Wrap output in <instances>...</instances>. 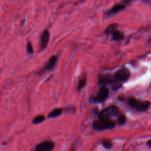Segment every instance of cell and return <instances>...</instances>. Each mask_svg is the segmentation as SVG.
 Masks as SVG:
<instances>
[{
	"label": "cell",
	"instance_id": "obj_6",
	"mask_svg": "<svg viewBox=\"0 0 151 151\" xmlns=\"http://www.w3.org/2000/svg\"><path fill=\"white\" fill-rule=\"evenodd\" d=\"M113 75L115 81L122 84L123 83L129 80L130 77V72L128 68L123 67L117 70Z\"/></svg>",
	"mask_w": 151,
	"mask_h": 151
},
{
	"label": "cell",
	"instance_id": "obj_2",
	"mask_svg": "<svg viewBox=\"0 0 151 151\" xmlns=\"http://www.w3.org/2000/svg\"><path fill=\"white\" fill-rule=\"evenodd\" d=\"M116 125V122L111 119H97L93 122L92 127L97 131H102L113 129Z\"/></svg>",
	"mask_w": 151,
	"mask_h": 151
},
{
	"label": "cell",
	"instance_id": "obj_4",
	"mask_svg": "<svg viewBox=\"0 0 151 151\" xmlns=\"http://www.w3.org/2000/svg\"><path fill=\"white\" fill-rule=\"evenodd\" d=\"M119 114V107L116 105H110L98 113L97 119H111V117L118 116Z\"/></svg>",
	"mask_w": 151,
	"mask_h": 151
},
{
	"label": "cell",
	"instance_id": "obj_13",
	"mask_svg": "<svg viewBox=\"0 0 151 151\" xmlns=\"http://www.w3.org/2000/svg\"><path fill=\"white\" fill-rule=\"evenodd\" d=\"M119 26V25L117 23H113L111 24L110 25H109L106 29L104 31V33L106 35H109V34H111L114 31H115L117 28V27Z\"/></svg>",
	"mask_w": 151,
	"mask_h": 151
},
{
	"label": "cell",
	"instance_id": "obj_18",
	"mask_svg": "<svg viewBox=\"0 0 151 151\" xmlns=\"http://www.w3.org/2000/svg\"><path fill=\"white\" fill-rule=\"evenodd\" d=\"M27 51L28 54H32L34 53V49L32 47V43L30 41H28L27 44Z\"/></svg>",
	"mask_w": 151,
	"mask_h": 151
},
{
	"label": "cell",
	"instance_id": "obj_12",
	"mask_svg": "<svg viewBox=\"0 0 151 151\" xmlns=\"http://www.w3.org/2000/svg\"><path fill=\"white\" fill-rule=\"evenodd\" d=\"M63 109L61 108H55L52 110L48 115L49 118H55L59 117L62 114Z\"/></svg>",
	"mask_w": 151,
	"mask_h": 151
},
{
	"label": "cell",
	"instance_id": "obj_17",
	"mask_svg": "<svg viewBox=\"0 0 151 151\" xmlns=\"http://www.w3.org/2000/svg\"><path fill=\"white\" fill-rule=\"evenodd\" d=\"M101 145L107 149H109L112 147L113 143L109 140H103L101 142Z\"/></svg>",
	"mask_w": 151,
	"mask_h": 151
},
{
	"label": "cell",
	"instance_id": "obj_15",
	"mask_svg": "<svg viewBox=\"0 0 151 151\" xmlns=\"http://www.w3.org/2000/svg\"><path fill=\"white\" fill-rule=\"evenodd\" d=\"M45 119V117L44 115H38L34 117V119L32 120V123L34 124H39L42 122H44Z\"/></svg>",
	"mask_w": 151,
	"mask_h": 151
},
{
	"label": "cell",
	"instance_id": "obj_3",
	"mask_svg": "<svg viewBox=\"0 0 151 151\" xmlns=\"http://www.w3.org/2000/svg\"><path fill=\"white\" fill-rule=\"evenodd\" d=\"M98 84L101 86L110 84L114 90H118L122 86V84L116 83L114 79L113 75L110 73L100 74L98 77Z\"/></svg>",
	"mask_w": 151,
	"mask_h": 151
},
{
	"label": "cell",
	"instance_id": "obj_10",
	"mask_svg": "<svg viewBox=\"0 0 151 151\" xmlns=\"http://www.w3.org/2000/svg\"><path fill=\"white\" fill-rule=\"evenodd\" d=\"M57 59H58V57L57 55H52L49 58L47 63L44 65V68L42 69V70L41 71L42 73H44V72H47V71L52 70L54 68V67L57 63Z\"/></svg>",
	"mask_w": 151,
	"mask_h": 151
},
{
	"label": "cell",
	"instance_id": "obj_1",
	"mask_svg": "<svg viewBox=\"0 0 151 151\" xmlns=\"http://www.w3.org/2000/svg\"><path fill=\"white\" fill-rule=\"evenodd\" d=\"M127 102L131 108L139 112H146L150 106V102L149 100H141L133 97H129Z\"/></svg>",
	"mask_w": 151,
	"mask_h": 151
},
{
	"label": "cell",
	"instance_id": "obj_16",
	"mask_svg": "<svg viewBox=\"0 0 151 151\" xmlns=\"http://www.w3.org/2000/svg\"><path fill=\"white\" fill-rule=\"evenodd\" d=\"M118 124L120 126H123L125 124L126 122V117L124 114H119L117 118Z\"/></svg>",
	"mask_w": 151,
	"mask_h": 151
},
{
	"label": "cell",
	"instance_id": "obj_7",
	"mask_svg": "<svg viewBox=\"0 0 151 151\" xmlns=\"http://www.w3.org/2000/svg\"><path fill=\"white\" fill-rule=\"evenodd\" d=\"M50 31L48 29H45L41 33L40 39V43H39V48L40 51H43L47 47L49 41H50Z\"/></svg>",
	"mask_w": 151,
	"mask_h": 151
},
{
	"label": "cell",
	"instance_id": "obj_5",
	"mask_svg": "<svg viewBox=\"0 0 151 151\" xmlns=\"http://www.w3.org/2000/svg\"><path fill=\"white\" fill-rule=\"evenodd\" d=\"M109 94V90L106 86H101L99 89L96 96L90 98L91 102L93 103H102L107 99Z\"/></svg>",
	"mask_w": 151,
	"mask_h": 151
},
{
	"label": "cell",
	"instance_id": "obj_11",
	"mask_svg": "<svg viewBox=\"0 0 151 151\" xmlns=\"http://www.w3.org/2000/svg\"><path fill=\"white\" fill-rule=\"evenodd\" d=\"M111 39L113 41H120L123 40L124 35V33L119 30H117L116 29L115 31H114L111 34Z\"/></svg>",
	"mask_w": 151,
	"mask_h": 151
},
{
	"label": "cell",
	"instance_id": "obj_8",
	"mask_svg": "<svg viewBox=\"0 0 151 151\" xmlns=\"http://www.w3.org/2000/svg\"><path fill=\"white\" fill-rule=\"evenodd\" d=\"M54 143L50 140H45L38 144L35 151H53Z\"/></svg>",
	"mask_w": 151,
	"mask_h": 151
},
{
	"label": "cell",
	"instance_id": "obj_14",
	"mask_svg": "<svg viewBox=\"0 0 151 151\" xmlns=\"http://www.w3.org/2000/svg\"><path fill=\"white\" fill-rule=\"evenodd\" d=\"M87 83V77L86 76H84L80 79H79L77 86V90H81L83 88H84L86 84Z\"/></svg>",
	"mask_w": 151,
	"mask_h": 151
},
{
	"label": "cell",
	"instance_id": "obj_19",
	"mask_svg": "<svg viewBox=\"0 0 151 151\" xmlns=\"http://www.w3.org/2000/svg\"><path fill=\"white\" fill-rule=\"evenodd\" d=\"M147 145L150 148L151 147V140H149L148 141H147Z\"/></svg>",
	"mask_w": 151,
	"mask_h": 151
},
{
	"label": "cell",
	"instance_id": "obj_9",
	"mask_svg": "<svg viewBox=\"0 0 151 151\" xmlns=\"http://www.w3.org/2000/svg\"><path fill=\"white\" fill-rule=\"evenodd\" d=\"M126 8V4L123 3H119L114 4L106 13L107 17H111L113 15L116 14L120 11Z\"/></svg>",
	"mask_w": 151,
	"mask_h": 151
}]
</instances>
